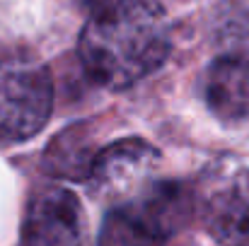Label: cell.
Returning a JSON list of instances; mask_svg holds the SVG:
<instances>
[{"label": "cell", "mask_w": 249, "mask_h": 246, "mask_svg": "<svg viewBox=\"0 0 249 246\" xmlns=\"http://www.w3.org/2000/svg\"><path fill=\"white\" fill-rule=\"evenodd\" d=\"M78 49L92 80L124 89L165 63L169 24L150 0H102L83 27Z\"/></svg>", "instance_id": "6da1fadb"}, {"label": "cell", "mask_w": 249, "mask_h": 246, "mask_svg": "<svg viewBox=\"0 0 249 246\" xmlns=\"http://www.w3.org/2000/svg\"><path fill=\"white\" fill-rule=\"evenodd\" d=\"M53 109V80L29 56L0 58V140L19 143L36 135Z\"/></svg>", "instance_id": "7a4b0ae2"}, {"label": "cell", "mask_w": 249, "mask_h": 246, "mask_svg": "<svg viewBox=\"0 0 249 246\" xmlns=\"http://www.w3.org/2000/svg\"><path fill=\"white\" fill-rule=\"evenodd\" d=\"M24 246H87V217L78 196L61 186L39 188L24 210Z\"/></svg>", "instance_id": "3957f363"}, {"label": "cell", "mask_w": 249, "mask_h": 246, "mask_svg": "<svg viewBox=\"0 0 249 246\" xmlns=\"http://www.w3.org/2000/svg\"><path fill=\"white\" fill-rule=\"evenodd\" d=\"M158 162L160 152L150 143L141 138H126L97 152L87 179L94 196L104 200H119L138 193Z\"/></svg>", "instance_id": "277c9868"}, {"label": "cell", "mask_w": 249, "mask_h": 246, "mask_svg": "<svg viewBox=\"0 0 249 246\" xmlns=\"http://www.w3.org/2000/svg\"><path fill=\"white\" fill-rule=\"evenodd\" d=\"M203 225L220 246H249V169L235 174L208 196Z\"/></svg>", "instance_id": "5b68a950"}, {"label": "cell", "mask_w": 249, "mask_h": 246, "mask_svg": "<svg viewBox=\"0 0 249 246\" xmlns=\"http://www.w3.org/2000/svg\"><path fill=\"white\" fill-rule=\"evenodd\" d=\"M208 109L225 123L249 121V63L242 58H218L203 80Z\"/></svg>", "instance_id": "8992f818"}, {"label": "cell", "mask_w": 249, "mask_h": 246, "mask_svg": "<svg viewBox=\"0 0 249 246\" xmlns=\"http://www.w3.org/2000/svg\"><path fill=\"white\" fill-rule=\"evenodd\" d=\"M143 222H148L158 234L172 237L186 227L191 217V193L179 181H160L145 188L136 205H128Z\"/></svg>", "instance_id": "52a82bcc"}, {"label": "cell", "mask_w": 249, "mask_h": 246, "mask_svg": "<svg viewBox=\"0 0 249 246\" xmlns=\"http://www.w3.org/2000/svg\"><path fill=\"white\" fill-rule=\"evenodd\" d=\"M97 152H92L89 138L83 128H68L63 135H58L49 150H46V166L51 174L66 176V179H87L92 171Z\"/></svg>", "instance_id": "ba28073f"}, {"label": "cell", "mask_w": 249, "mask_h": 246, "mask_svg": "<svg viewBox=\"0 0 249 246\" xmlns=\"http://www.w3.org/2000/svg\"><path fill=\"white\" fill-rule=\"evenodd\" d=\"M165 237L143 222L131 208H116L107 215L99 246H165Z\"/></svg>", "instance_id": "9c48e42d"}]
</instances>
